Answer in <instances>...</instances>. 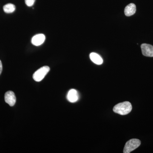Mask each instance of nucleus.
<instances>
[{
    "label": "nucleus",
    "instance_id": "9d476101",
    "mask_svg": "<svg viewBox=\"0 0 153 153\" xmlns=\"http://www.w3.org/2000/svg\"><path fill=\"white\" fill-rule=\"evenodd\" d=\"M3 10L6 13H11L16 10V6L12 4H7L3 7Z\"/></svg>",
    "mask_w": 153,
    "mask_h": 153
},
{
    "label": "nucleus",
    "instance_id": "39448f33",
    "mask_svg": "<svg viewBox=\"0 0 153 153\" xmlns=\"http://www.w3.org/2000/svg\"><path fill=\"white\" fill-rule=\"evenodd\" d=\"M5 101L10 106H14L16 102V95L13 91H9L5 94Z\"/></svg>",
    "mask_w": 153,
    "mask_h": 153
},
{
    "label": "nucleus",
    "instance_id": "423d86ee",
    "mask_svg": "<svg viewBox=\"0 0 153 153\" xmlns=\"http://www.w3.org/2000/svg\"><path fill=\"white\" fill-rule=\"evenodd\" d=\"M46 37L43 34H39L33 36L32 39V43L36 46H39L42 45L45 41Z\"/></svg>",
    "mask_w": 153,
    "mask_h": 153
},
{
    "label": "nucleus",
    "instance_id": "6e6552de",
    "mask_svg": "<svg viewBox=\"0 0 153 153\" xmlns=\"http://www.w3.org/2000/svg\"><path fill=\"white\" fill-rule=\"evenodd\" d=\"M136 12V7L133 3L129 4L125 9V14L127 16H133Z\"/></svg>",
    "mask_w": 153,
    "mask_h": 153
},
{
    "label": "nucleus",
    "instance_id": "f257e3e1",
    "mask_svg": "<svg viewBox=\"0 0 153 153\" xmlns=\"http://www.w3.org/2000/svg\"><path fill=\"white\" fill-rule=\"evenodd\" d=\"M132 108L131 103L129 102L126 101L116 105L114 107L113 111L116 113L124 115L129 113Z\"/></svg>",
    "mask_w": 153,
    "mask_h": 153
},
{
    "label": "nucleus",
    "instance_id": "20e7f679",
    "mask_svg": "<svg viewBox=\"0 0 153 153\" xmlns=\"http://www.w3.org/2000/svg\"><path fill=\"white\" fill-rule=\"evenodd\" d=\"M143 55L146 57H153V46L150 44H143L141 45Z\"/></svg>",
    "mask_w": 153,
    "mask_h": 153
},
{
    "label": "nucleus",
    "instance_id": "f03ea898",
    "mask_svg": "<svg viewBox=\"0 0 153 153\" xmlns=\"http://www.w3.org/2000/svg\"><path fill=\"white\" fill-rule=\"evenodd\" d=\"M141 144V141L137 139H132L126 143L124 148V153H129L137 149Z\"/></svg>",
    "mask_w": 153,
    "mask_h": 153
},
{
    "label": "nucleus",
    "instance_id": "9b49d317",
    "mask_svg": "<svg viewBox=\"0 0 153 153\" xmlns=\"http://www.w3.org/2000/svg\"><path fill=\"white\" fill-rule=\"evenodd\" d=\"M36 0H25L26 5L28 7H32L35 3Z\"/></svg>",
    "mask_w": 153,
    "mask_h": 153
},
{
    "label": "nucleus",
    "instance_id": "7ed1b4c3",
    "mask_svg": "<svg viewBox=\"0 0 153 153\" xmlns=\"http://www.w3.org/2000/svg\"><path fill=\"white\" fill-rule=\"evenodd\" d=\"M50 70V68L48 66H44L38 69L34 73L33 78L37 82L41 81Z\"/></svg>",
    "mask_w": 153,
    "mask_h": 153
},
{
    "label": "nucleus",
    "instance_id": "f8f14e48",
    "mask_svg": "<svg viewBox=\"0 0 153 153\" xmlns=\"http://www.w3.org/2000/svg\"><path fill=\"white\" fill-rule=\"evenodd\" d=\"M3 66L2 64L1 61L0 60V75H1V73L2 71Z\"/></svg>",
    "mask_w": 153,
    "mask_h": 153
},
{
    "label": "nucleus",
    "instance_id": "0eeeda50",
    "mask_svg": "<svg viewBox=\"0 0 153 153\" xmlns=\"http://www.w3.org/2000/svg\"><path fill=\"white\" fill-rule=\"evenodd\" d=\"M67 97V99L70 102H76L79 99L78 92L75 89H71L68 92Z\"/></svg>",
    "mask_w": 153,
    "mask_h": 153
},
{
    "label": "nucleus",
    "instance_id": "1a4fd4ad",
    "mask_svg": "<svg viewBox=\"0 0 153 153\" xmlns=\"http://www.w3.org/2000/svg\"><path fill=\"white\" fill-rule=\"evenodd\" d=\"M90 58L94 63L97 65H101L103 63V60L100 55L94 52H92L90 54Z\"/></svg>",
    "mask_w": 153,
    "mask_h": 153
}]
</instances>
